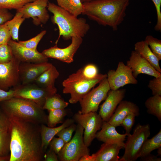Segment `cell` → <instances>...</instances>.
<instances>
[{"label":"cell","instance_id":"cell-1","mask_svg":"<svg viewBox=\"0 0 161 161\" xmlns=\"http://www.w3.org/2000/svg\"><path fill=\"white\" fill-rule=\"evenodd\" d=\"M8 117L11 134L9 161L43 160L41 125L16 116Z\"/></svg>","mask_w":161,"mask_h":161},{"label":"cell","instance_id":"cell-2","mask_svg":"<svg viewBox=\"0 0 161 161\" xmlns=\"http://www.w3.org/2000/svg\"><path fill=\"white\" fill-rule=\"evenodd\" d=\"M130 0H92L83 3L84 11L90 19L99 24L118 30L126 16Z\"/></svg>","mask_w":161,"mask_h":161},{"label":"cell","instance_id":"cell-3","mask_svg":"<svg viewBox=\"0 0 161 161\" xmlns=\"http://www.w3.org/2000/svg\"><path fill=\"white\" fill-rule=\"evenodd\" d=\"M47 9L53 14L52 21L57 25L59 29V36L56 44L61 36L65 40L71 39L73 37L83 38L90 28L85 18H78L53 3L48 2Z\"/></svg>","mask_w":161,"mask_h":161},{"label":"cell","instance_id":"cell-4","mask_svg":"<svg viewBox=\"0 0 161 161\" xmlns=\"http://www.w3.org/2000/svg\"><path fill=\"white\" fill-rule=\"evenodd\" d=\"M1 103V110L8 117L16 116L41 125L47 123L44 109L33 101L13 97Z\"/></svg>","mask_w":161,"mask_h":161},{"label":"cell","instance_id":"cell-5","mask_svg":"<svg viewBox=\"0 0 161 161\" xmlns=\"http://www.w3.org/2000/svg\"><path fill=\"white\" fill-rule=\"evenodd\" d=\"M107 77V74H99L94 78L87 79L82 75L81 68L63 81V92L69 94V103H76L79 102L95 85Z\"/></svg>","mask_w":161,"mask_h":161},{"label":"cell","instance_id":"cell-6","mask_svg":"<svg viewBox=\"0 0 161 161\" xmlns=\"http://www.w3.org/2000/svg\"><path fill=\"white\" fill-rule=\"evenodd\" d=\"M151 134L148 124L141 125L138 124L132 134L127 135V140L125 143V151L119 161H134L139 158V153L145 141Z\"/></svg>","mask_w":161,"mask_h":161},{"label":"cell","instance_id":"cell-7","mask_svg":"<svg viewBox=\"0 0 161 161\" xmlns=\"http://www.w3.org/2000/svg\"><path fill=\"white\" fill-rule=\"evenodd\" d=\"M83 132V128L78 123L73 137L65 144L58 154L59 160L61 161H79L83 157L89 155V149L84 142Z\"/></svg>","mask_w":161,"mask_h":161},{"label":"cell","instance_id":"cell-8","mask_svg":"<svg viewBox=\"0 0 161 161\" xmlns=\"http://www.w3.org/2000/svg\"><path fill=\"white\" fill-rule=\"evenodd\" d=\"M73 119L83 128L84 142L88 147L101 129L103 122L102 118L96 112L82 114L79 111L74 115Z\"/></svg>","mask_w":161,"mask_h":161},{"label":"cell","instance_id":"cell-9","mask_svg":"<svg viewBox=\"0 0 161 161\" xmlns=\"http://www.w3.org/2000/svg\"><path fill=\"white\" fill-rule=\"evenodd\" d=\"M110 89L107 79L102 80L99 85L88 92L79 101L82 114L97 112L100 103L106 99Z\"/></svg>","mask_w":161,"mask_h":161},{"label":"cell","instance_id":"cell-10","mask_svg":"<svg viewBox=\"0 0 161 161\" xmlns=\"http://www.w3.org/2000/svg\"><path fill=\"white\" fill-rule=\"evenodd\" d=\"M23 85L15 89L14 97L31 100L42 108L46 98L56 93L57 91L55 86L44 88L37 85Z\"/></svg>","mask_w":161,"mask_h":161},{"label":"cell","instance_id":"cell-11","mask_svg":"<svg viewBox=\"0 0 161 161\" xmlns=\"http://www.w3.org/2000/svg\"><path fill=\"white\" fill-rule=\"evenodd\" d=\"M48 3V0H35L16 10L25 19L32 18L33 24L38 26L46 24L49 18L47 9Z\"/></svg>","mask_w":161,"mask_h":161},{"label":"cell","instance_id":"cell-12","mask_svg":"<svg viewBox=\"0 0 161 161\" xmlns=\"http://www.w3.org/2000/svg\"><path fill=\"white\" fill-rule=\"evenodd\" d=\"M107 75L110 90H116L127 84H136L138 83L131 69L123 61L119 62L116 70H109Z\"/></svg>","mask_w":161,"mask_h":161},{"label":"cell","instance_id":"cell-13","mask_svg":"<svg viewBox=\"0 0 161 161\" xmlns=\"http://www.w3.org/2000/svg\"><path fill=\"white\" fill-rule=\"evenodd\" d=\"M71 40V44L65 48H59L56 44L43 50L42 53L47 58H53L63 62L70 63L73 61L74 56L83 41L82 38L79 37H73Z\"/></svg>","mask_w":161,"mask_h":161},{"label":"cell","instance_id":"cell-14","mask_svg":"<svg viewBox=\"0 0 161 161\" xmlns=\"http://www.w3.org/2000/svg\"><path fill=\"white\" fill-rule=\"evenodd\" d=\"M20 62L14 57L8 63L0 64V89L7 91L18 83Z\"/></svg>","mask_w":161,"mask_h":161},{"label":"cell","instance_id":"cell-15","mask_svg":"<svg viewBox=\"0 0 161 161\" xmlns=\"http://www.w3.org/2000/svg\"><path fill=\"white\" fill-rule=\"evenodd\" d=\"M124 146L116 143H104L96 153L84 156L79 161H119V151Z\"/></svg>","mask_w":161,"mask_h":161},{"label":"cell","instance_id":"cell-16","mask_svg":"<svg viewBox=\"0 0 161 161\" xmlns=\"http://www.w3.org/2000/svg\"><path fill=\"white\" fill-rule=\"evenodd\" d=\"M8 44L14 56L20 62L35 63L47 62L48 58L37 50H32L24 47L18 42L10 39Z\"/></svg>","mask_w":161,"mask_h":161},{"label":"cell","instance_id":"cell-17","mask_svg":"<svg viewBox=\"0 0 161 161\" xmlns=\"http://www.w3.org/2000/svg\"><path fill=\"white\" fill-rule=\"evenodd\" d=\"M126 65L131 69L133 75L136 78L140 74H145L154 78L161 76V73L135 50L131 52Z\"/></svg>","mask_w":161,"mask_h":161},{"label":"cell","instance_id":"cell-18","mask_svg":"<svg viewBox=\"0 0 161 161\" xmlns=\"http://www.w3.org/2000/svg\"><path fill=\"white\" fill-rule=\"evenodd\" d=\"M126 89L109 90L104 102L100 106L99 115L103 121L108 122L117 106L125 97Z\"/></svg>","mask_w":161,"mask_h":161},{"label":"cell","instance_id":"cell-19","mask_svg":"<svg viewBox=\"0 0 161 161\" xmlns=\"http://www.w3.org/2000/svg\"><path fill=\"white\" fill-rule=\"evenodd\" d=\"M52 64L47 62L25 63L19 67V74L23 85L30 84L35 80Z\"/></svg>","mask_w":161,"mask_h":161},{"label":"cell","instance_id":"cell-20","mask_svg":"<svg viewBox=\"0 0 161 161\" xmlns=\"http://www.w3.org/2000/svg\"><path fill=\"white\" fill-rule=\"evenodd\" d=\"M117 107L108 122L115 127L121 126L122 121L128 115L133 114L138 116L140 114L138 106L130 101L122 100Z\"/></svg>","mask_w":161,"mask_h":161},{"label":"cell","instance_id":"cell-21","mask_svg":"<svg viewBox=\"0 0 161 161\" xmlns=\"http://www.w3.org/2000/svg\"><path fill=\"white\" fill-rule=\"evenodd\" d=\"M115 127L108 122L103 121L100 130L97 132L95 138L104 143H116L124 146V141L127 134L119 133Z\"/></svg>","mask_w":161,"mask_h":161},{"label":"cell","instance_id":"cell-22","mask_svg":"<svg viewBox=\"0 0 161 161\" xmlns=\"http://www.w3.org/2000/svg\"><path fill=\"white\" fill-rule=\"evenodd\" d=\"M8 117L0 109V157L10 155L11 134Z\"/></svg>","mask_w":161,"mask_h":161},{"label":"cell","instance_id":"cell-23","mask_svg":"<svg viewBox=\"0 0 161 161\" xmlns=\"http://www.w3.org/2000/svg\"><path fill=\"white\" fill-rule=\"evenodd\" d=\"M74 122L75 120L73 119H68L60 126L53 127L47 126L44 124H41L40 127V134L41 146L44 152L46 150L51 140L62 129L74 123Z\"/></svg>","mask_w":161,"mask_h":161},{"label":"cell","instance_id":"cell-24","mask_svg":"<svg viewBox=\"0 0 161 161\" xmlns=\"http://www.w3.org/2000/svg\"><path fill=\"white\" fill-rule=\"evenodd\" d=\"M134 50L146 60L158 72L161 73L159 60L151 50L148 45L144 41L136 42L134 46Z\"/></svg>","mask_w":161,"mask_h":161},{"label":"cell","instance_id":"cell-25","mask_svg":"<svg viewBox=\"0 0 161 161\" xmlns=\"http://www.w3.org/2000/svg\"><path fill=\"white\" fill-rule=\"evenodd\" d=\"M59 75L53 65L43 72L35 80L37 85L44 88L54 87L55 81Z\"/></svg>","mask_w":161,"mask_h":161},{"label":"cell","instance_id":"cell-26","mask_svg":"<svg viewBox=\"0 0 161 161\" xmlns=\"http://www.w3.org/2000/svg\"><path fill=\"white\" fill-rule=\"evenodd\" d=\"M58 5L77 17L84 11L83 3L81 0H57Z\"/></svg>","mask_w":161,"mask_h":161},{"label":"cell","instance_id":"cell-27","mask_svg":"<svg viewBox=\"0 0 161 161\" xmlns=\"http://www.w3.org/2000/svg\"><path fill=\"white\" fill-rule=\"evenodd\" d=\"M161 147V129L150 139L148 138L143 144L140 150L139 157L151 153L154 150Z\"/></svg>","mask_w":161,"mask_h":161},{"label":"cell","instance_id":"cell-28","mask_svg":"<svg viewBox=\"0 0 161 161\" xmlns=\"http://www.w3.org/2000/svg\"><path fill=\"white\" fill-rule=\"evenodd\" d=\"M145 105L147 112L156 117L161 121V96L153 95L145 101Z\"/></svg>","mask_w":161,"mask_h":161},{"label":"cell","instance_id":"cell-29","mask_svg":"<svg viewBox=\"0 0 161 161\" xmlns=\"http://www.w3.org/2000/svg\"><path fill=\"white\" fill-rule=\"evenodd\" d=\"M68 104V102L65 101L59 94L56 93L46 98L43 108L48 111L64 109Z\"/></svg>","mask_w":161,"mask_h":161},{"label":"cell","instance_id":"cell-30","mask_svg":"<svg viewBox=\"0 0 161 161\" xmlns=\"http://www.w3.org/2000/svg\"><path fill=\"white\" fill-rule=\"evenodd\" d=\"M20 13L17 12L11 20L6 22L9 28L12 40L18 41L20 27L25 20Z\"/></svg>","mask_w":161,"mask_h":161},{"label":"cell","instance_id":"cell-31","mask_svg":"<svg viewBox=\"0 0 161 161\" xmlns=\"http://www.w3.org/2000/svg\"><path fill=\"white\" fill-rule=\"evenodd\" d=\"M49 111L47 124L50 127H55L58 124L62 123L66 115L65 109L51 110Z\"/></svg>","mask_w":161,"mask_h":161},{"label":"cell","instance_id":"cell-32","mask_svg":"<svg viewBox=\"0 0 161 161\" xmlns=\"http://www.w3.org/2000/svg\"><path fill=\"white\" fill-rule=\"evenodd\" d=\"M35 0H0V9H19Z\"/></svg>","mask_w":161,"mask_h":161},{"label":"cell","instance_id":"cell-33","mask_svg":"<svg viewBox=\"0 0 161 161\" xmlns=\"http://www.w3.org/2000/svg\"><path fill=\"white\" fill-rule=\"evenodd\" d=\"M148 45L153 53L160 61L161 60V40L154 37L151 35H148L144 40Z\"/></svg>","mask_w":161,"mask_h":161},{"label":"cell","instance_id":"cell-34","mask_svg":"<svg viewBox=\"0 0 161 161\" xmlns=\"http://www.w3.org/2000/svg\"><path fill=\"white\" fill-rule=\"evenodd\" d=\"M47 32L46 30L41 31L34 37L25 41H19L18 42L23 47L28 49L36 50L38 44Z\"/></svg>","mask_w":161,"mask_h":161},{"label":"cell","instance_id":"cell-35","mask_svg":"<svg viewBox=\"0 0 161 161\" xmlns=\"http://www.w3.org/2000/svg\"><path fill=\"white\" fill-rule=\"evenodd\" d=\"M14 57L8 44L0 45V64L8 63Z\"/></svg>","mask_w":161,"mask_h":161},{"label":"cell","instance_id":"cell-36","mask_svg":"<svg viewBox=\"0 0 161 161\" xmlns=\"http://www.w3.org/2000/svg\"><path fill=\"white\" fill-rule=\"evenodd\" d=\"M77 125L74 123L61 130L56 135L61 138L65 142L67 143L72 139L73 132L75 131Z\"/></svg>","mask_w":161,"mask_h":161},{"label":"cell","instance_id":"cell-37","mask_svg":"<svg viewBox=\"0 0 161 161\" xmlns=\"http://www.w3.org/2000/svg\"><path fill=\"white\" fill-rule=\"evenodd\" d=\"M81 73L85 78L92 79L98 75V69L97 66L92 64H89L81 68Z\"/></svg>","mask_w":161,"mask_h":161},{"label":"cell","instance_id":"cell-38","mask_svg":"<svg viewBox=\"0 0 161 161\" xmlns=\"http://www.w3.org/2000/svg\"><path fill=\"white\" fill-rule=\"evenodd\" d=\"M11 36L6 22L0 25V45L7 44Z\"/></svg>","mask_w":161,"mask_h":161},{"label":"cell","instance_id":"cell-39","mask_svg":"<svg viewBox=\"0 0 161 161\" xmlns=\"http://www.w3.org/2000/svg\"><path fill=\"white\" fill-rule=\"evenodd\" d=\"M148 87L151 90L153 95L161 96V76L150 80Z\"/></svg>","mask_w":161,"mask_h":161},{"label":"cell","instance_id":"cell-40","mask_svg":"<svg viewBox=\"0 0 161 161\" xmlns=\"http://www.w3.org/2000/svg\"><path fill=\"white\" fill-rule=\"evenodd\" d=\"M136 116L133 114H131L127 115L122 121L121 126L124 129L127 135L130 132L134 125L135 118Z\"/></svg>","mask_w":161,"mask_h":161},{"label":"cell","instance_id":"cell-41","mask_svg":"<svg viewBox=\"0 0 161 161\" xmlns=\"http://www.w3.org/2000/svg\"><path fill=\"white\" fill-rule=\"evenodd\" d=\"M65 142L61 138L54 137L49 143V145L50 149L58 154L65 144Z\"/></svg>","mask_w":161,"mask_h":161},{"label":"cell","instance_id":"cell-42","mask_svg":"<svg viewBox=\"0 0 161 161\" xmlns=\"http://www.w3.org/2000/svg\"><path fill=\"white\" fill-rule=\"evenodd\" d=\"M156 9L157 14V22L154 27L157 31L161 32V0H152Z\"/></svg>","mask_w":161,"mask_h":161},{"label":"cell","instance_id":"cell-43","mask_svg":"<svg viewBox=\"0 0 161 161\" xmlns=\"http://www.w3.org/2000/svg\"><path fill=\"white\" fill-rule=\"evenodd\" d=\"M13 15L6 9H0V25L11 20Z\"/></svg>","mask_w":161,"mask_h":161},{"label":"cell","instance_id":"cell-44","mask_svg":"<svg viewBox=\"0 0 161 161\" xmlns=\"http://www.w3.org/2000/svg\"><path fill=\"white\" fill-rule=\"evenodd\" d=\"M15 93V89L6 91L0 89V103L14 97Z\"/></svg>","mask_w":161,"mask_h":161},{"label":"cell","instance_id":"cell-45","mask_svg":"<svg viewBox=\"0 0 161 161\" xmlns=\"http://www.w3.org/2000/svg\"><path fill=\"white\" fill-rule=\"evenodd\" d=\"M44 161H58L59 160L57 154L52 149H50L44 154Z\"/></svg>","mask_w":161,"mask_h":161},{"label":"cell","instance_id":"cell-46","mask_svg":"<svg viewBox=\"0 0 161 161\" xmlns=\"http://www.w3.org/2000/svg\"><path fill=\"white\" fill-rule=\"evenodd\" d=\"M140 160L143 161H161V158L158 157L156 156L151 153L144 157H140Z\"/></svg>","mask_w":161,"mask_h":161},{"label":"cell","instance_id":"cell-47","mask_svg":"<svg viewBox=\"0 0 161 161\" xmlns=\"http://www.w3.org/2000/svg\"><path fill=\"white\" fill-rule=\"evenodd\" d=\"M10 155L0 157V161H9Z\"/></svg>","mask_w":161,"mask_h":161},{"label":"cell","instance_id":"cell-48","mask_svg":"<svg viewBox=\"0 0 161 161\" xmlns=\"http://www.w3.org/2000/svg\"><path fill=\"white\" fill-rule=\"evenodd\" d=\"M157 156H161V147L157 149Z\"/></svg>","mask_w":161,"mask_h":161},{"label":"cell","instance_id":"cell-49","mask_svg":"<svg viewBox=\"0 0 161 161\" xmlns=\"http://www.w3.org/2000/svg\"><path fill=\"white\" fill-rule=\"evenodd\" d=\"M92 0H81V1L83 3H84L86 2L90 1Z\"/></svg>","mask_w":161,"mask_h":161},{"label":"cell","instance_id":"cell-50","mask_svg":"<svg viewBox=\"0 0 161 161\" xmlns=\"http://www.w3.org/2000/svg\"><path fill=\"white\" fill-rule=\"evenodd\" d=\"M56 0V1H57V0Z\"/></svg>","mask_w":161,"mask_h":161}]
</instances>
